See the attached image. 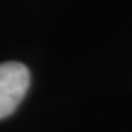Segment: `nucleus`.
Returning <instances> with one entry per match:
<instances>
[{
    "label": "nucleus",
    "instance_id": "obj_1",
    "mask_svg": "<svg viewBox=\"0 0 132 132\" xmlns=\"http://www.w3.org/2000/svg\"><path fill=\"white\" fill-rule=\"evenodd\" d=\"M29 88V70L22 62L0 64V119L7 118L20 105Z\"/></svg>",
    "mask_w": 132,
    "mask_h": 132
}]
</instances>
